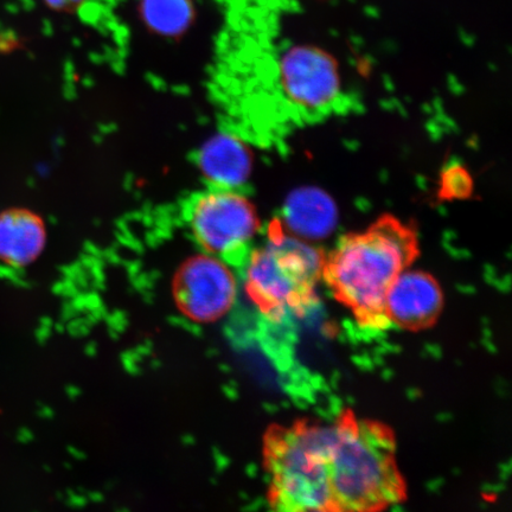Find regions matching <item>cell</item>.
I'll list each match as a JSON object with an SVG mask.
<instances>
[{"label": "cell", "instance_id": "obj_3", "mask_svg": "<svg viewBox=\"0 0 512 512\" xmlns=\"http://www.w3.org/2000/svg\"><path fill=\"white\" fill-rule=\"evenodd\" d=\"M328 425L299 421L272 427L265 438L268 502L279 511H334L326 473Z\"/></svg>", "mask_w": 512, "mask_h": 512}, {"label": "cell", "instance_id": "obj_7", "mask_svg": "<svg viewBox=\"0 0 512 512\" xmlns=\"http://www.w3.org/2000/svg\"><path fill=\"white\" fill-rule=\"evenodd\" d=\"M279 78L286 98L305 111H323L341 94L337 64L318 48L286 51L279 63Z\"/></svg>", "mask_w": 512, "mask_h": 512}, {"label": "cell", "instance_id": "obj_12", "mask_svg": "<svg viewBox=\"0 0 512 512\" xmlns=\"http://www.w3.org/2000/svg\"><path fill=\"white\" fill-rule=\"evenodd\" d=\"M42 2L51 10L73 11L78 9L85 0H42Z\"/></svg>", "mask_w": 512, "mask_h": 512}, {"label": "cell", "instance_id": "obj_9", "mask_svg": "<svg viewBox=\"0 0 512 512\" xmlns=\"http://www.w3.org/2000/svg\"><path fill=\"white\" fill-rule=\"evenodd\" d=\"M47 226L30 209L0 211V265L22 270L40 258L47 245Z\"/></svg>", "mask_w": 512, "mask_h": 512}, {"label": "cell", "instance_id": "obj_5", "mask_svg": "<svg viewBox=\"0 0 512 512\" xmlns=\"http://www.w3.org/2000/svg\"><path fill=\"white\" fill-rule=\"evenodd\" d=\"M187 221L203 251L227 262L242 259L260 229L254 204L234 189L213 188L192 198Z\"/></svg>", "mask_w": 512, "mask_h": 512}, {"label": "cell", "instance_id": "obj_4", "mask_svg": "<svg viewBox=\"0 0 512 512\" xmlns=\"http://www.w3.org/2000/svg\"><path fill=\"white\" fill-rule=\"evenodd\" d=\"M324 261L319 249L275 222L265 245L247 256L243 281L248 297L271 320L303 311L323 278Z\"/></svg>", "mask_w": 512, "mask_h": 512}, {"label": "cell", "instance_id": "obj_11", "mask_svg": "<svg viewBox=\"0 0 512 512\" xmlns=\"http://www.w3.org/2000/svg\"><path fill=\"white\" fill-rule=\"evenodd\" d=\"M140 16L147 28L163 37H178L195 18L191 0H140Z\"/></svg>", "mask_w": 512, "mask_h": 512}, {"label": "cell", "instance_id": "obj_1", "mask_svg": "<svg viewBox=\"0 0 512 512\" xmlns=\"http://www.w3.org/2000/svg\"><path fill=\"white\" fill-rule=\"evenodd\" d=\"M418 249L414 228L394 216H382L364 232L339 240L325 256L323 278L358 322L384 328L388 288L416 259Z\"/></svg>", "mask_w": 512, "mask_h": 512}, {"label": "cell", "instance_id": "obj_10", "mask_svg": "<svg viewBox=\"0 0 512 512\" xmlns=\"http://www.w3.org/2000/svg\"><path fill=\"white\" fill-rule=\"evenodd\" d=\"M198 166L214 188L236 190L251 174L252 156L238 137L219 133L201 147Z\"/></svg>", "mask_w": 512, "mask_h": 512}, {"label": "cell", "instance_id": "obj_6", "mask_svg": "<svg viewBox=\"0 0 512 512\" xmlns=\"http://www.w3.org/2000/svg\"><path fill=\"white\" fill-rule=\"evenodd\" d=\"M178 309L195 323H214L233 309L238 281L228 262L204 252L185 260L174 279Z\"/></svg>", "mask_w": 512, "mask_h": 512}, {"label": "cell", "instance_id": "obj_8", "mask_svg": "<svg viewBox=\"0 0 512 512\" xmlns=\"http://www.w3.org/2000/svg\"><path fill=\"white\" fill-rule=\"evenodd\" d=\"M443 309V292L432 275L405 270L388 288L384 312L388 323L420 330L437 320Z\"/></svg>", "mask_w": 512, "mask_h": 512}, {"label": "cell", "instance_id": "obj_2", "mask_svg": "<svg viewBox=\"0 0 512 512\" xmlns=\"http://www.w3.org/2000/svg\"><path fill=\"white\" fill-rule=\"evenodd\" d=\"M334 511H377L406 499L389 428L345 413L328 425L325 458Z\"/></svg>", "mask_w": 512, "mask_h": 512}]
</instances>
